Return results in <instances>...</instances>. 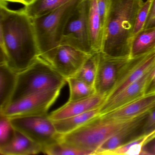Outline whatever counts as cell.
<instances>
[{"mask_svg":"<svg viewBox=\"0 0 155 155\" xmlns=\"http://www.w3.org/2000/svg\"><path fill=\"white\" fill-rule=\"evenodd\" d=\"M0 63L18 72L40 56L32 20L24 10L1 6Z\"/></svg>","mask_w":155,"mask_h":155,"instance_id":"6da1fadb","label":"cell"},{"mask_svg":"<svg viewBox=\"0 0 155 155\" xmlns=\"http://www.w3.org/2000/svg\"><path fill=\"white\" fill-rule=\"evenodd\" d=\"M143 0H109L101 52L109 56L130 57L134 21Z\"/></svg>","mask_w":155,"mask_h":155,"instance_id":"7a4b0ae2","label":"cell"},{"mask_svg":"<svg viewBox=\"0 0 155 155\" xmlns=\"http://www.w3.org/2000/svg\"><path fill=\"white\" fill-rule=\"evenodd\" d=\"M145 114L122 120L107 118L100 114L75 130L60 135L59 141L73 148L88 152L91 155H95L103 142Z\"/></svg>","mask_w":155,"mask_h":155,"instance_id":"3957f363","label":"cell"},{"mask_svg":"<svg viewBox=\"0 0 155 155\" xmlns=\"http://www.w3.org/2000/svg\"><path fill=\"white\" fill-rule=\"evenodd\" d=\"M81 0H71L55 10L33 19L40 57L45 60L61 45L65 25Z\"/></svg>","mask_w":155,"mask_h":155,"instance_id":"277c9868","label":"cell"},{"mask_svg":"<svg viewBox=\"0 0 155 155\" xmlns=\"http://www.w3.org/2000/svg\"><path fill=\"white\" fill-rule=\"evenodd\" d=\"M66 83L67 79L40 56L29 67L18 72L10 102L36 92L61 89Z\"/></svg>","mask_w":155,"mask_h":155,"instance_id":"5b68a950","label":"cell"},{"mask_svg":"<svg viewBox=\"0 0 155 155\" xmlns=\"http://www.w3.org/2000/svg\"><path fill=\"white\" fill-rule=\"evenodd\" d=\"M89 0H81L65 25L61 45H67L88 54L92 51L89 32Z\"/></svg>","mask_w":155,"mask_h":155,"instance_id":"8992f818","label":"cell"},{"mask_svg":"<svg viewBox=\"0 0 155 155\" xmlns=\"http://www.w3.org/2000/svg\"><path fill=\"white\" fill-rule=\"evenodd\" d=\"M14 128L39 144L43 149L59 140L60 134L53 120L45 115L9 118Z\"/></svg>","mask_w":155,"mask_h":155,"instance_id":"52a82bcc","label":"cell"},{"mask_svg":"<svg viewBox=\"0 0 155 155\" xmlns=\"http://www.w3.org/2000/svg\"><path fill=\"white\" fill-rule=\"evenodd\" d=\"M61 90L45 91L25 96L10 102L0 110V114L9 118L48 115L49 109L57 100Z\"/></svg>","mask_w":155,"mask_h":155,"instance_id":"ba28073f","label":"cell"},{"mask_svg":"<svg viewBox=\"0 0 155 155\" xmlns=\"http://www.w3.org/2000/svg\"><path fill=\"white\" fill-rule=\"evenodd\" d=\"M155 66V51L130 58L120 71L117 81L106 99L112 97L126 87L139 79Z\"/></svg>","mask_w":155,"mask_h":155,"instance_id":"9c48e42d","label":"cell"},{"mask_svg":"<svg viewBox=\"0 0 155 155\" xmlns=\"http://www.w3.org/2000/svg\"><path fill=\"white\" fill-rule=\"evenodd\" d=\"M91 54L69 45H60L46 61L67 79L75 76Z\"/></svg>","mask_w":155,"mask_h":155,"instance_id":"30bf717a","label":"cell"},{"mask_svg":"<svg viewBox=\"0 0 155 155\" xmlns=\"http://www.w3.org/2000/svg\"><path fill=\"white\" fill-rule=\"evenodd\" d=\"M130 59L129 57H112L100 52L94 85L96 93L106 97L115 85L120 71Z\"/></svg>","mask_w":155,"mask_h":155,"instance_id":"8fae6325","label":"cell"},{"mask_svg":"<svg viewBox=\"0 0 155 155\" xmlns=\"http://www.w3.org/2000/svg\"><path fill=\"white\" fill-rule=\"evenodd\" d=\"M153 68L114 97L105 100L100 107V114L109 112L144 96L146 84Z\"/></svg>","mask_w":155,"mask_h":155,"instance_id":"7c38bea8","label":"cell"},{"mask_svg":"<svg viewBox=\"0 0 155 155\" xmlns=\"http://www.w3.org/2000/svg\"><path fill=\"white\" fill-rule=\"evenodd\" d=\"M106 98L95 93L82 99L68 101L63 106L49 114V117L52 120H57L81 114L100 107Z\"/></svg>","mask_w":155,"mask_h":155,"instance_id":"4fadbf2b","label":"cell"},{"mask_svg":"<svg viewBox=\"0 0 155 155\" xmlns=\"http://www.w3.org/2000/svg\"><path fill=\"white\" fill-rule=\"evenodd\" d=\"M154 107L155 93L144 95L120 107L101 115L112 119H127L141 116Z\"/></svg>","mask_w":155,"mask_h":155,"instance_id":"5bb4252c","label":"cell"},{"mask_svg":"<svg viewBox=\"0 0 155 155\" xmlns=\"http://www.w3.org/2000/svg\"><path fill=\"white\" fill-rule=\"evenodd\" d=\"M42 151V147L39 144L16 129L12 140L0 147V153L3 155H36Z\"/></svg>","mask_w":155,"mask_h":155,"instance_id":"9a60e30c","label":"cell"},{"mask_svg":"<svg viewBox=\"0 0 155 155\" xmlns=\"http://www.w3.org/2000/svg\"><path fill=\"white\" fill-rule=\"evenodd\" d=\"M149 112L144 114L128 127L107 140L98 148L95 155H107L110 151L127 142L126 140H128L130 137H132L140 128H142Z\"/></svg>","mask_w":155,"mask_h":155,"instance_id":"2e32d148","label":"cell"},{"mask_svg":"<svg viewBox=\"0 0 155 155\" xmlns=\"http://www.w3.org/2000/svg\"><path fill=\"white\" fill-rule=\"evenodd\" d=\"M88 24L92 51L94 53L101 52L104 28L99 14L97 0H89Z\"/></svg>","mask_w":155,"mask_h":155,"instance_id":"e0dca14e","label":"cell"},{"mask_svg":"<svg viewBox=\"0 0 155 155\" xmlns=\"http://www.w3.org/2000/svg\"><path fill=\"white\" fill-rule=\"evenodd\" d=\"M18 73L6 63H0V110L10 102L16 87Z\"/></svg>","mask_w":155,"mask_h":155,"instance_id":"ac0fdd59","label":"cell"},{"mask_svg":"<svg viewBox=\"0 0 155 155\" xmlns=\"http://www.w3.org/2000/svg\"><path fill=\"white\" fill-rule=\"evenodd\" d=\"M154 51H155V27L144 29L134 36L130 44V58H137Z\"/></svg>","mask_w":155,"mask_h":155,"instance_id":"d6986e66","label":"cell"},{"mask_svg":"<svg viewBox=\"0 0 155 155\" xmlns=\"http://www.w3.org/2000/svg\"><path fill=\"white\" fill-rule=\"evenodd\" d=\"M100 114L99 107L69 117L53 121L58 133L65 135L78 128Z\"/></svg>","mask_w":155,"mask_h":155,"instance_id":"ffe728a7","label":"cell"},{"mask_svg":"<svg viewBox=\"0 0 155 155\" xmlns=\"http://www.w3.org/2000/svg\"><path fill=\"white\" fill-rule=\"evenodd\" d=\"M71 0H33L26 7L25 12L32 19L48 14Z\"/></svg>","mask_w":155,"mask_h":155,"instance_id":"44dd1931","label":"cell"},{"mask_svg":"<svg viewBox=\"0 0 155 155\" xmlns=\"http://www.w3.org/2000/svg\"><path fill=\"white\" fill-rule=\"evenodd\" d=\"M150 136L151 134L139 135L110 151L107 155H141L143 147Z\"/></svg>","mask_w":155,"mask_h":155,"instance_id":"7402d4cb","label":"cell"},{"mask_svg":"<svg viewBox=\"0 0 155 155\" xmlns=\"http://www.w3.org/2000/svg\"><path fill=\"white\" fill-rule=\"evenodd\" d=\"M99 53L91 54L74 76L94 88L97 72Z\"/></svg>","mask_w":155,"mask_h":155,"instance_id":"603a6c76","label":"cell"},{"mask_svg":"<svg viewBox=\"0 0 155 155\" xmlns=\"http://www.w3.org/2000/svg\"><path fill=\"white\" fill-rule=\"evenodd\" d=\"M69 87L70 96L68 101L82 99L95 94V89L75 77L67 79Z\"/></svg>","mask_w":155,"mask_h":155,"instance_id":"cb8c5ba5","label":"cell"},{"mask_svg":"<svg viewBox=\"0 0 155 155\" xmlns=\"http://www.w3.org/2000/svg\"><path fill=\"white\" fill-rule=\"evenodd\" d=\"M42 152L49 155H91L88 152L73 148L59 140L43 148Z\"/></svg>","mask_w":155,"mask_h":155,"instance_id":"d4e9b609","label":"cell"},{"mask_svg":"<svg viewBox=\"0 0 155 155\" xmlns=\"http://www.w3.org/2000/svg\"><path fill=\"white\" fill-rule=\"evenodd\" d=\"M15 129L9 118L0 114V147L7 145L13 138Z\"/></svg>","mask_w":155,"mask_h":155,"instance_id":"484cf974","label":"cell"},{"mask_svg":"<svg viewBox=\"0 0 155 155\" xmlns=\"http://www.w3.org/2000/svg\"><path fill=\"white\" fill-rule=\"evenodd\" d=\"M151 3V1L144 2L138 11L134 21L133 30V37L144 29L148 16Z\"/></svg>","mask_w":155,"mask_h":155,"instance_id":"4316f807","label":"cell"},{"mask_svg":"<svg viewBox=\"0 0 155 155\" xmlns=\"http://www.w3.org/2000/svg\"><path fill=\"white\" fill-rule=\"evenodd\" d=\"M155 131V107L150 110L143 123L140 135L150 134Z\"/></svg>","mask_w":155,"mask_h":155,"instance_id":"83f0119b","label":"cell"},{"mask_svg":"<svg viewBox=\"0 0 155 155\" xmlns=\"http://www.w3.org/2000/svg\"><path fill=\"white\" fill-rule=\"evenodd\" d=\"M97 1L100 18L104 29L108 13L109 0H97Z\"/></svg>","mask_w":155,"mask_h":155,"instance_id":"f1b7e54d","label":"cell"},{"mask_svg":"<svg viewBox=\"0 0 155 155\" xmlns=\"http://www.w3.org/2000/svg\"><path fill=\"white\" fill-rule=\"evenodd\" d=\"M154 27H155V0H152L144 29Z\"/></svg>","mask_w":155,"mask_h":155,"instance_id":"f546056e","label":"cell"},{"mask_svg":"<svg viewBox=\"0 0 155 155\" xmlns=\"http://www.w3.org/2000/svg\"><path fill=\"white\" fill-rule=\"evenodd\" d=\"M141 155H155V140L150 145L144 146Z\"/></svg>","mask_w":155,"mask_h":155,"instance_id":"4dcf8cb0","label":"cell"},{"mask_svg":"<svg viewBox=\"0 0 155 155\" xmlns=\"http://www.w3.org/2000/svg\"><path fill=\"white\" fill-rule=\"evenodd\" d=\"M32 1H33V0H1V2L17 3V4H21V5L27 6Z\"/></svg>","mask_w":155,"mask_h":155,"instance_id":"1f68e13d","label":"cell"},{"mask_svg":"<svg viewBox=\"0 0 155 155\" xmlns=\"http://www.w3.org/2000/svg\"><path fill=\"white\" fill-rule=\"evenodd\" d=\"M154 138H155V131H154V132H153V134H152V136H151V137H150V138L149 141H150V140H151L153 139Z\"/></svg>","mask_w":155,"mask_h":155,"instance_id":"d6a6232c","label":"cell"},{"mask_svg":"<svg viewBox=\"0 0 155 155\" xmlns=\"http://www.w3.org/2000/svg\"><path fill=\"white\" fill-rule=\"evenodd\" d=\"M152 0H145V1H152Z\"/></svg>","mask_w":155,"mask_h":155,"instance_id":"836d02e7","label":"cell"}]
</instances>
